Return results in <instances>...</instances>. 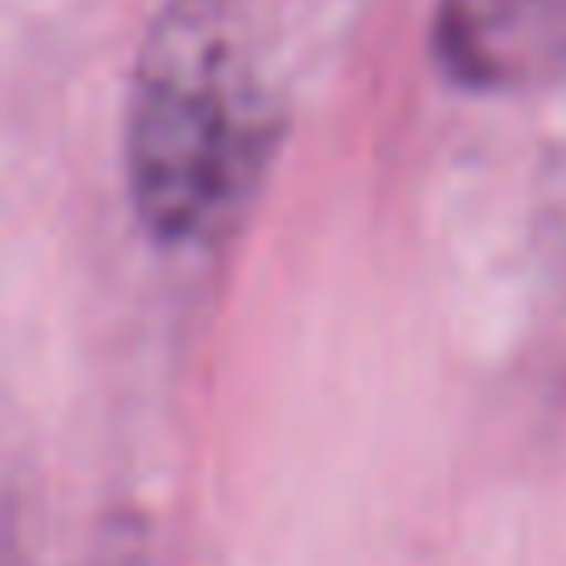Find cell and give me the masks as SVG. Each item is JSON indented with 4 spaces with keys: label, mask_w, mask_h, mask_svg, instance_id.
I'll return each mask as SVG.
<instances>
[{
    "label": "cell",
    "mask_w": 566,
    "mask_h": 566,
    "mask_svg": "<svg viewBox=\"0 0 566 566\" xmlns=\"http://www.w3.org/2000/svg\"><path fill=\"white\" fill-rule=\"evenodd\" d=\"M293 0H159L125 90V189L159 249L239 229L289 135Z\"/></svg>",
    "instance_id": "cell-1"
},
{
    "label": "cell",
    "mask_w": 566,
    "mask_h": 566,
    "mask_svg": "<svg viewBox=\"0 0 566 566\" xmlns=\"http://www.w3.org/2000/svg\"><path fill=\"white\" fill-rule=\"evenodd\" d=\"M432 55L472 95L537 90L566 75V0H438Z\"/></svg>",
    "instance_id": "cell-2"
}]
</instances>
